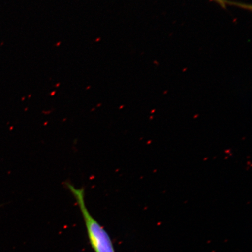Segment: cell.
<instances>
[{
	"mask_svg": "<svg viewBox=\"0 0 252 252\" xmlns=\"http://www.w3.org/2000/svg\"><path fill=\"white\" fill-rule=\"evenodd\" d=\"M215 1L220 3V4L224 5L225 4L226 2H227L226 1V0H215Z\"/></svg>",
	"mask_w": 252,
	"mask_h": 252,
	"instance_id": "2",
	"label": "cell"
},
{
	"mask_svg": "<svg viewBox=\"0 0 252 252\" xmlns=\"http://www.w3.org/2000/svg\"><path fill=\"white\" fill-rule=\"evenodd\" d=\"M76 200L86 225L88 239L94 252H116L113 242L105 229L88 211L85 201V188H76L69 182L64 183Z\"/></svg>",
	"mask_w": 252,
	"mask_h": 252,
	"instance_id": "1",
	"label": "cell"
}]
</instances>
